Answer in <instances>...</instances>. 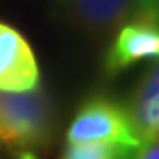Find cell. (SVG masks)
<instances>
[{
  "mask_svg": "<svg viewBox=\"0 0 159 159\" xmlns=\"http://www.w3.org/2000/svg\"><path fill=\"white\" fill-rule=\"evenodd\" d=\"M56 134V109L44 90L0 92V150L16 159H39Z\"/></svg>",
  "mask_w": 159,
  "mask_h": 159,
  "instance_id": "cell-1",
  "label": "cell"
},
{
  "mask_svg": "<svg viewBox=\"0 0 159 159\" xmlns=\"http://www.w3.org/2000/svg\"><path fill=\"white\" fill-rule=\"evenodd\" d=\"M65 142L113 144L130 152L142 146L132 129L127 107L107 96H90L83 102L67 127Z\"/></svg>",
  "mask_w": 159,
  "mask_h": 159,
  "instance_id": "cell-2",
  "label": "cell"
},
{
  "mask_svg": "<svg viewBox=\"0 0 159 159\" xmlns=\"http://www.w3.org/2000/svg\"><path fill=\"white\" fill-rule=\"evenodd\" d=\"M144 60H159V19L136 16L115 33L104 56V73L115 77Z\"/></svg>",
  "mask_w": 159,
  "mask_h": 159,
  "instance_id": "cell-3",
  "label": "cell"
},
{
  "mask_svg": "<svg viewBox=\"0 0 159 159\" xmlns=\"http://www.w3.org/2000/svg\"><path fill=\"white\" fill-rule=\"evenodd\" d=\"M73 29L106 39L138 16L136 0H71L61 14Z\"/></svg>",
  "mask_w": 159,
  "mask_h": 159,
  "instance_id": "cell-4",
  "label": "cell"
},
{
  "mask_svg": "<svg viewBox=\"0 0 159 159\" xmlns=\"http://www.w3.org/2000/svg\"><path fill=\"white\" fill-rule=\"evenodd\" d=\"M40 71L29 42L14 27L0 23V92L39 88Z\"/></svg>",
  "mask_w": 159,
  "mask_h": 159,
  "instance_id": "cell-5",
  "label": "cell"
},
{
  "mask_svg": "<svg viewBox=\"0 0 159 159\" xmlns=\"http://www.w3.org/2000/svg\"><path fill=\"white\" fill-rule=\"evenodd\" d=\"M125 107L129 111L132 129L140 144L155 140L159 127V60L134 86L130 100Z\"/></svg>",
  "mask_w": 159,
  "mask_h": 159,
  "instance_id": "cell-6",
  "label": "cell"
},
{
  "mask_svg": "<svg viewBox=\"0 0 159 159\" xmlns=\"http://www.w3.org/2000/svg\"><path fill=\"white\" fill-rule=\"evenodd\" d=\"M134 152L113 144L96 142H65L60 159H130Z\"/></svg>",
  "mask_w": 159,
  "mask_h": 159,
  "instance_id": "cell-7",
  "label": "cell"
},
{
  "mask_svg": "<svg viewBox=\"0 0 159 159\" xmlns=\"http://www.w3.org/2000/svg\"><path fill=\"white\" fill-rule=\"evenodd\" d=\"M130 159H159V138L142 144Z\"/></svg>",
  "mask_w": 159,
  "mask_h": 159,
  "instance_id": "cell-8",
  "label": "cell"
},
{
  "mask_svg": "<svg viewBox=\"0 0 159 159\" xmlns=\"http://www.w3.org/2000/svg\"><path fill=\"white\" fill-rule=\"evenodd\" d=\"M138 16L159 19V0H136Z\"/></svg>",
  "mask_w": 159,
  "mask_h": 159,
  "instance_id": "cell-9",
  "label": "cell"
},
{
  "mask_svg": "<svg viewBox=\"0 0 159 159\" xmlns=\"http://www.w3.org/2000/svg\"><path fill=\"white\" fill-rule=\"evenodd\" d=\"M52 2V6L56 8V12H60V14H63V10L69 6V2L71 0H50Z\"/></svg>",
  "mask_w": 159,
  "mask_h": 159,
  "instance_id": "cell-10",
  "label": "cell"
},
{
  "mask_svg": "<svg viewBox=\"0 0 159 159\" xmlns=\"http://www.w3.org/2000/svg\"><path fill=\"white\" fill-rule=\"evenodd\" d=\"M157 138H159V127H157Z\"/></svg>",
  "mask_w": 159,
  "mask_h": 159,
  "instance_id": "cell-11",
  "label": "cell"
}]
</instances>
